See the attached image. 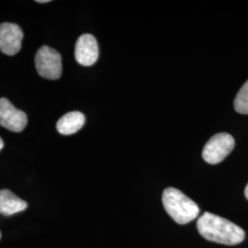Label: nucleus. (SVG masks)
I'll return each instance as SVG.
<instances>
[{"instance_id": "f257e3e1", "label": "nucleus", "mask_w": 248, "mask_h": 248, "mask_svg": "<svg viewBox=\"0 0 248 248\" xmlns=\"http://www.w3.org/2000/svg\"><path fill=\"white\" fill-rule=\"evenodd\" d=\"M197 228L205 239L227 246L238 245L246 237L245 231L240 226L213 213L202 215L198 219Z\"/></svg>"}, {"instance_id": "f03ea898", "label": "nucleus", "mask_w": 248, "mask_h": 248, "mask_svg": "<svg viewBox=\"0 0 248 248\" xmlns=\"http://www.w3.org/2000/svg\"><path fill=\"white\" fill-rule=\"evenodd\" d=\"M162 201L169 216L179 224H186L195 220L200 213L199 206L175 187L166 188Z\"/></svg>"}, {"instance_id": "7ed1b4c3", "label": "nucleus", "mask_w": 248, "mask_h": 248, "mask_svg": "<svg viewBox=\"0 0 248 248\" xmlns=\"http://www.w3.org/2000/svg\"><path fill=\"white\" fill-rule=\"evenodd\" d=\"M38 74L46 79H59L62 76V58L60 53L49 46H42L35 55Z\"/></svg>"}, {"instance_id": "20e7f679", "label": "nucleus", "mask_w": 248, "mask_h": 248, "mask_svg": "<svg viewBox=\"0 0 248 248\" xmlns=\"http://www.w3.org/2000/svg\"><path fill=\"white\" fill-rule=\"evenodd\" d=\"M234 139L229 133H217L207 142L202 151L204 161L211 165L222 162L234 148Z\"/></svg>"}, {"instance_id": "39448f33", "label": "nucleus", "mask_w": 248, "mask_h": 248, "mask_svg": "<svg viewBox=\"0 0 248 248\" xmlns=\"http://www.w3.org/2000/svg\"><path fill=\"white\" fill-rule=\"evenodd\" d=\"M28 124L26 113L16 108L9 99L0 98V125L11 132H22Z\"/></svg>"}, {"instance_id": "423d86ee", "label": "nucleus", "mask_w": 248, "mask_h": 248, "mask_svg": "<svg viewBox=\"0 0 248 248\" xmlns=\"http://www.w3.org/2000/svg\"><path fill=\"white\" fill-rule=\"evenodd\" d=\"M23 32L17 24H0V51L7 55H15L21 49Z\"/></svg>"}, {"instance_id": "0eeeda50", "label": "nucleus", "mask_w": 248, "mask_h": 248, "mask_svg": "<svg viewBox=\"0 0 248 248\" xmlns=\"http://www.w3.org/2000/svg\"><path fill=\"white\" fill-rule=\"evenodd\" d=\"M75 56L81 65H93L98 58V45L96 38L91 34L80 36L76 44Z\"/></svg>"}, {"instance_id": "6e6552de", "label": "nucleus", "mask_w": 248, "mask_h": 248, "mask_svg": "<svg viewBox=\"0 0 248 248\" xmlns=\"http://www.w3.org/2000/svg\"><path fill=\"white\" fill-rule=\"evenodd\" d=\"M28 207L25 201L19 199L9 189L0 190V214L9 216L24 211Z\"/></svg>"}, {"instance_id": "1a4fd4ad", "label": "nucleus", "mask_w": 248, "mask_h": 248, "mask_svg": "<svg viewBox=\"0 0 248 248\" xmlns=\"http://www.w3.org/2000/svg\"><path fill=\"white\" fill-rule=\"evenodd\" d=\"M86 118L79 111H72L62 116L56 124L58 133L62 135H70L78 132L84 126Z\"/></svg>"}, {"instance_id": "9d476101", "label": "nucleus", "mask_w": 248, "mask_h": 248, "mask_svg": "<svg viewBox=\"0 0 248 248\" xmlns=\"http://www.w3.org/2000/svg\"><path fill=\"white\" fill-rule=\"evenodd\" d=\"M234 109L244 115H248V80L242 86L233 102Z\"/></svg>"}, {"instance_id": "9b49d317", "label": "nucleus", "mask_w": 248, "mask_h": 248, "mask_svg": "<svg viewBox=\"0 0 248 248\" xmlns=\"http://www.w3.org/2000/svg\"><path fill=\"white\" fill-rule=\"evenodd\" d=\"M245 196H246V198L248 200V184L246 186V189H245Z\"/></svg>"}, {"instance_id": "f8f14e48", "label": "nucleus", "mask_w": 248, "mask_h": 248, "mask_svg": "<svg viewBox=\"0 0 248 248\" xmlns=\"http://www.w3.org/2000/svg\"><path fill=\"white\" fill-rule=\"evenodd\" d=\"M4 147V142H3V140L0 138V151L1 149Z\"/></svg>"}, {"instance_id": "ddd939ff", "label": "nucleus", "mask_w": 248, "mask_h": 248, "mask_svg": "<svg viewBox=\"0 0 248 248\" xmlns=\"http://www.w3.org/2000/svg\"><path fill=\"white\" fill-rule=\"evenodd\" d=\"M38 3H47V2H50L49 0H37Z\"/></svg>"}, {"instance_id": "4468645a", "label": "nucleus", "mask_w": 248, "mask_h": 248, "mask_svg": "<svg viewBox=\"0 0 248 248\" xmlns=\"http://www.w3.org/2000/svg\"><path fill=\"white\" fill-rule=\"evenodd\" d=\"M0 237H1V234H0Z\"/></svg>"}]
</instances>
